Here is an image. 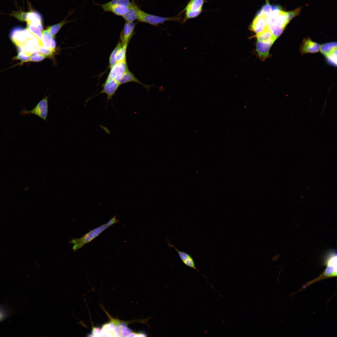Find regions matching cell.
Returning a JSON list of instances; mask_svg holds the SVG:
<instances>
[{
    "label": "cell",
    "mask_w": 337,
    "mask_h": 337,
    "mask_svg": "<svg viewBox=\"0 0 337 337\" xmlns=\"http://www.w3.org/2000/svg\"><path fill=\"white\" fill-rule=\"evenodd\" d=\"M326 255L324 261V264L326 267L324 271L317 278L315 279L307 282L304 287H306L311 284L317 281L335 277L337 275V254L335 250L329 252Z\"/></svg>",
    "instance_id": "cell-2"
},
{
    "label": "cell",
    "mask_w": 337,
    "mask_h": 337,
    "mask_svg": "<svg viewBox=\"0 0 337 337\" xmlns=\"http://www.w3.org/2000/svg\"><path fill=\"white\" fill-rule=\"evenodd\" d=\"M68 22L64 20L61 22L48 27L46 29L51 35L54 37L62 26Z\"/></svg>",
    "instance_id": "cell-24"
},
{
    "label": "cell",
    "mask_w": 337,
    "mask_h": 337,
    "mask_svg": "<svg viewBox=\"0 0 337 337\" xmlns=\"http://www.w3.org/2000/svg\"><path fill=\"white\" fill-rule=\"evenodd\" d=\"M56 41H55V40L54 38L53 37V38L52 39V41H51V47H50V49L51 50L55 52V48H56Z\"/></svg>",
    "instance_id": "cell-35"
},
{
    "label": "cell",
    "mask_w": 337,
    "mask_h": 337,
    "mask_svg": "<svg viewBox=\"0 0 337 337\" xmlns=\"http://www.w3.org/2000/svg\"><path fill=\"white\" fill-rule=\"evenodd\" d=\"M168 245L173 247L176 251L181 260L185 265L200 273L196 267L194 259L190 254L184 251L179 250L173 244L168 243Z\"/></svg>",
    "instance_id": "cell-13"
},
{
    "label": "cell",
    "mask_w": 337,
    "mask_h": 337,
    "mask_svg": "<svg viewBox=\"0 0 337 337\" xmlns=\"http://www.w3.org/2000/svg\"><path fill=\"white\" fill-rule=\"evenodd\" d=\"M28 12L22 11L13 12L11 14L12 16L17 20L22 22H26Z\"/></svg>",
    "instance_id": "cell-26"
},
{
    "label": "cell",
    "mask_w": 337,
    "mask_h": 337,
    "mask_svg": "<svg viewBox=\"0 0 337 337\" xmlns=\"http://www.w3.org/2000/svg\"><path fill=\"white\" fill-rule=\"evenodd\" d=\"M42 17L37 12L32 11L28 12L27 24H42Z\"/></svg>",
    "instance_id": "cell-17"
},
{
    "label": "cell",
    "mask_w": 337,
    "mask_h": 337,
    "mask_svg": "<svg viewBox=\"0 0 337 337\" xmlns=\"http://www.w3.org/2000/svg\"><path fill=\"white\" fill-rule=\"evenodd\" d=\"M49 96L45 95L32 110H28L24 108L20 112L22 116L32 114L40 117L47 122V118L48 114Z\"/></svg>",
    "instance_id": "cell-5"
},
{
    "label": "cell",
    "mask_w": 337,
    "mask_h": 337,
    "mask_svg": "<svg viewBox=\"0 0 337 337\" xmlns=\"http://www.w3.org/2000/svg\"><path fill=\"white\" fill-rule=\"evenodd\" d=\"M119 222V220L116 218L115 216L107 223L91 230L80 238L72 239L70 243L73 244L72 247L73 250L75 252L82 248L85 245L90 242L99 236L106 229Z\"/></svg>",
    "instance_id": "cell-1"
},
{
    "label": "cell",
    "mask_w": 337,
    "mask_h": 337,
    "mask_svg": "<svg viewBox=\"0 0 337 337\" xmlns=\"http://www.w3.org/2000/svg\"><path fill=\"white\" fill-rule=\"evenodd\" d=\"M129 7L121 5H115L101 8L104 12H110L115 15L123 17L128 11Z\"/></svg>",
    "instance_id": "cell-15"
},
{
    "label": "cell",
    "mask_w": 337,
    "mask_h": 337,
    "mask_svg": "<svg viewBox=\"0 0 337 337\" xmlns=\"http://www.w3.org/2000/svg\"><path fill=\"white\" fill-rule=\"evenodd\" d=\"M137 23L125 22L120 34V40L122 45L128 44L135 34V28Z\"/></svg>",
    "instance_id": "cell-9"
},
{
    "label": "cell",
    "mask_w": 337,
    "mask_h": 337,
    "mask_svg": "<svg viewBox=\"0 0 337 337\" xmlns=\"http://www.w3.org/2000/svg\"><path fill=\"white\" fill-rule=\"evenodd\" d=\"M276 39L273 37L266 41H257L256 46V51L261 60L264 61L269 56L270 49Z\"/></svg>",
    "instance_id": "cell-8"
},
{
    "label": "cell",
    "mask_w": 337,
    "mask_h": 337,
    "mask_svg": "<svg viewBox=\"0 0 337 337\" xmlns=\"http://www.w3.org/2000/svg\"><path fill=\"white\" fill-rule=\"evenodd\" d=\"M267 27L273 35L276 38L281 35L284 29L282 27L275 25H270Z\"/></svg>",
    "instance_id": "cell-28"
},
{
    "label": "cell",
    "mask_w": 337,
    "mask_h": 337,
    "mask_svg": "<svg viewBox=\"0 0 337 337\" xmlns=\"http://www.w3.org/2000/svg\"><path fill=\"white\" fill-rule=\"evenodd\" d=\"M256 37L257 41H266L273 37H276L268 27L262 32L256 34Z\"/></svg>",
    "instance_id": "cell-23"
},
{
    "label": "cell",
    "mask_w": 337,
    "mask_h": 337,
    "mask_svg": "<svg viewBox=\"0 0 337 337\" xmlns=\"http://www.w3.org/2000/svg\"><path fill=\"white\" fill-rule=\"evenodd\" d=\"M122 46V44L121 42L119 41L110 54L109 58V68L110 69L116 63V54L118 51Z\"/></svg>",
    "instance_id": "cell-25"
},
{
    "label": "cell",
    "mask_w": 337,
    "mask_h": 337,
    "mask_svg": "<svg viewBox=\"0 0 337 337\" xmlns=\"http://www.w3.org/2000/svg\"><path fill=\"white\" fill-rule=\"evenodd\" d=\"M320 45L312 41L309 37L304 39L300 46V51L303 54L307 53H314L318 52Z\"/></svg>",
    "instance_id": "cell-11"
},
{
    "label": "cell",
    "mask_w": 337,
    "mask_h": 337,
    "mask_svg": "<svg viewBox=\"0 0 337 337\" xmlns=\"http://www.w3.org/2000/svg\"><path fill=\"white\" fill-rule=\"evenodd\" d=\"M131 2L128 11L122 17L126 22H133L137 20L140 9L135 3V0H131Z\"/></svg>",
    "instance_id": "cell-12"
},
{
    "label": "cell",
    "mask_w": 337,
    "mask_h": 337,
    "mask_svg": "<svg viewBox=\"0 0 337 337\" xmlns=\"http://www.w3.org/2000/svg\"><path fill=\"white\" fill-rule=\"evenodd\" d=\"M288 23L287 17V12L281 10L279 14L276 17L274 23L270 25L278 26L284 29Z\"/></svg>",
    "instance_id": "cell-18"
},
{
    "label": "cell",
    "mask_w": 337,
    "mask_h": 337,
    "mask_svg": "<svg viewBox=\"0 0 337 337\" xmlns=\"http://www.w3.org/2000/svg\"><path fill=\"white\" fill-rule=\"evenodd\" d=\"M329 62L333 65H336L337 64V49L326 56Z\"/></svg>",
    "instance_id": "cell-31"
},
{
    "label": "cell",
    "mask_w": 337,
    "mask_h": 337,
    "mask_svg": "<svg viewBox=\"0 0 337 337\" xmlns=\"http://www.w3.org/2000/svg\"><path fill=\"white\" fill-rule=\"evenodd\" d=\"M107 78L119 81L125 73L129 70L127 61L117 62L110 69Z\"/></svg>",
    "instance_id": "cell-7"
},
{
    "label": "cell",
    "mask_w": 337,
    "mask_h": 337,
    "mask_svg": "<svg viewBox=\"0 0 337 337\" xmlns=\"http://www.w3.org/2000/svg\"><path fill=\"white\" fill-rule=\"evenodd\" d=\"M272 9V6L268 0H266V3L262 6L261 11L267 17L270 16Z\"/></svg>",
    "instance_id": "cell-30"
},
{
    "label": "cell",
    "mask_w": 337,
    "mask_h": 337,
    "mask_svg": "<svg viewBox=\"0 0 337 337\" xmlns=\"http://www.w3.org/2000/svg\"><path fill=\"white\" fill-rule=\"evenodd\" d=\"M128 44L122 46L118 51L116 56V62L126 61V53Z\"/></svg>",
    "instance_id": "cell-22"
},
{
    "label": "cell",
    "mask_w": 337,
    "mask_h": 337,
    "mask_svg": "<svg viewBox=\"0 0 337 337\" xmlns=\"http://www.w3.org/2000/svg\"><path fill=\"white\" fill-rule=\"evenodd\" d=\"M129 82H134L143 85L148 91L150 89L152 85H145L140 81L134 76L133 74L128 70L123 75L119 81L120 85Z\"/></svg>",
    "instance_id": "cell-14"
},
{
    "label": "cell",
    "mask_w": 337,
    "mask_h": 337,
    "mask_svg": "<svg viewBox=\"0 0 337 337\" xmlns=\"http://www.w3.org/2000/svg\"><path fill=\"white\" fill-rule=\"evenodd\" d=\"M101 329L98 327H93L91 334L88 336L100 337Z\"/></svg>",
    "instance_id": "cell-34"
},
{
    "label": "cell",
    "mask_w": 337,
    "mask_h": 337,
    "mask_svg": "<svg viewBox=\"0 0 337 337\" xmlns=\"http://www.w3.org/2000/svg\"><path fill=\"white\" fill-rule=\"evenodd\" d=\"M10 315V311L4 305H0V322L7 318Z\"/></svg>",
    "instance_id": "cell-27"
},
{
    "label": "cell",
    "mask_w": 337,
    "mask_h": 337,
    "mask_svg": "<svg viewBox=\"0 0 337 337\" xmlns=\"http://www.w3.org/2000/svg\"><path fill=\"white\" fill-rule=\"evenodd\" d=\"M45 58L44 56L40 53H32L31 56L29 61L39 62L43 60Z\"/></svg>",
    "instance_id": "cell-32"
},
{
    "label": "cell",
    "mask_w": 337,
    "mask_h": 337,
    "mask_svg": "<svg viewBox=\"0 0 337 337\" xmlns=\"http://www.w3.org/2000/svg\"><path fill=\"white\" fill-rule=\"evenodd\" d=\"M38 49L39 53L45 57H52L55 52L51 49L45 48L42 45H39Z\"/></svg>",
    "instance_id": "cell-29"
},
{
    "label": "cell",
    "mask_w": 337,
    "mask_h": 337,
    "mask_svg": "<svg viewBox=\"0 0 337 337\" xmlns=\"http://www.w3.org/2000/svg\"><path fill=\"white\" fill-rule=\"evenodd\" d=\"M300 11V8H297L295 10L287 12V20L288 23L293 18L299 14Z\"/></svg>",
    "instance_id": "cell-33"
},
{
    "label": "cell",
    "mask_w": 337,
    "mask_h": 337,
    "mask_svg": "<svg viewBox=\"0 0 337 337\" xmlns=\"http://www.w3.org/2000/svg\"><path fill=\"white\" fill-rule=\"evenodd\" d=\"M337 49V43L332 42L325 43L320 46L321 53L325 56Z\"/></svg>",
    "instance_id": "cell-19"
},
{
    "label": "cell",
    "mask_w": 337,
    "mask_h": 337,
    "mask_svg": "<svg viewBox=\"0 0 337 337\" xmlns=\"http://www.w3.org/2000/svg\"><path fill=\"white\" fill-rule=\"evenodd\" d=\"M120 85V84L116 81L107 78L102 85V90L97 95L105 94L107 95L106 99L108 102L112 99Z\"/></svg>",
    "instance_id": "cell-6"
},
{
    "label": "cell",
    "mask_w": 337,
    "mask_h": 337,
    "mask_svg": "<svg viewBox=\"0 0 337 337\" xmlns=\"http://www.w3.org/2000/svg\"><path fill=\"white\" fill-rule=\"evenodd\" d=\"M204 2V0H189L181 12L184 14L182 23H184L189 19L198 17L203 11Z\"/></svg>",
    "instance_id": "cell-4"
},
{
    "label": "cell",
    "mask_w": 337,
    "mask_h": 337,
    "mask_svg": "<svg viewBox=\"0 0 337 337\" xmlns=\"http://www.w3.org/2000/svg\"><path fill=\"white\" fill-rule=\"evenodd\" d=\"M131 2L130 0H111L102 4H97L101 8L115 5H121L129 7Z\"/></svg>",
    "instance_id": "cell-21"
},
{
    "label": "cell",
    "mask_w": 337,
    "mask_h": 337,
    "mask_svg": "<svg viewBox=\"0 0 337 337\" xmlns=\"http://www.w3.org/2000/svg\"><path fill=\"white\" fill-rule=\"evenodd\" d=\"M267 17L260 11L254 18L250 27L251 30L257 34L259 33L268 27L266 24Z\"/></svg>",
    "instance_id": "cell-10"
},
{
    "label": "cell",
    "mask_w": 337,
    "mask_h": 337,
    "mask_svg": "<svg viewBox=\"0 0 337 337\" xmlns=\"http://www.w3.org/2000/svg\"><path fill=\"white\" fill-rule=\"evenodd\" d=\"M53 37L46 30L42 32V46L46 48L50 49Z\"/></svg>",
    "instance_id": "cell-20"
},
{
    "label": "cell",
    "mask_w": 337,
    "mask_h": 337,
    "mask_svg": "<svg viewBox=\"0 0 337 337\" xmlns=\"http://www.w3.org/2000/svg\"><path fill=\"white\" fill-rule=\"evenodd\" d=\"M115 325L112 323L110 322L104 325L101 330V336H115Z\"/></svg>",
    "instance_id": "cell-16"
},
{
    "label": "cell",
    "mask_w": 337,
    "mask_h": 337,
    "mask_svg": "<svg viewBox=\"0 0 337 337\" xmlns=\"http://www.w3.org/2000/svg\"><path fill=\"white\" fill-rule=\"evenodd\" d=\"M182 13L180 12L178 15L173 17H164L151 14L146 12L140 9L138 15L137 22L146 23L154 26H158L167 21L180 22L183 18Z\"/></svg>",
    "instance_id": "cell-3"
}]
</instances>
